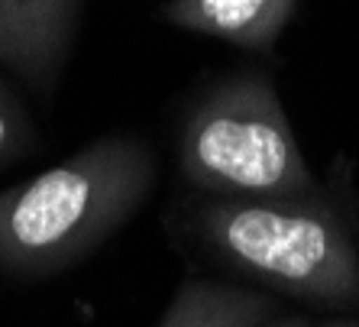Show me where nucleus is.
<instances>
[{
    "mask_svg": "<svg viewBox=\"0 0 359 327\" xmlns=\"http://www.w3.org/2000/svg\"><path fill=\"white\" fill-rule=\"evenodd\" d=\"M81 0H0V68L52 94L75 42Z\"/></svg>",
    "mask_w": 359,
    "mask_h": 327,
    "instance_id": "4",
    "label": "nucleus"
},
{
    "mask_svg": "<svg viewBox=\"0 0 359 327\" xmlns=\"http://www.w3.org/2000/svg\"><path fill=\"white\" fill-rule=\"evenodd\" d=\"M178 172L208 198L252 201L320 192L266 75L226 78L194 104L178 136Z\"/></svg>",
    "mask_w": 359,
    "mask_h": 327,
    "instance_id": "3",
    "label": "nucleus"
},
{
    "mask_svg": "<svg viewBox=\"0 0 359 327\" xmlns=\"http://www.w3.org/2000/svg\"><path fill=\"white\" fill-rule=\"evenodd\" d=\"M201 240L226 266L301 302L359 305V250L324 194L208 198L194 211Z\"/></svg>",
    "mask_w": 359,
    "mask_h": 327,
    "instance_id": "2",
    "label": "nucleus"
},
{
    "mask_svg": "<svg viewBox=\"0 0 359 327\" xmlns=\"http://www.w3.org/2000/svg\"><path fill=\"white\" fill-rule=\"evenodd\" d=\"M276 314V302L256 288L188 279L175 288L156 327H262Z\"/></svg>",
    "mask_w": 359,
    "mask_h": 327,
    "instance_id": "6",
    "label": "nucleus"
},
{
    "mask_svg": "<svg viewBox=\"0 0 359 327\" xmlns=\"http://www.w3.org/2000/svg\"><path fill=\"white\" fill-rule=\"evenodd\" d=\"M159 178L146 140L100 136L29 182L0 192V272L49 279L97 253Z\"/></svg>",
    "mask_w": 359,
    "mask_h": 327,
    "instance_id": "1",
    "label": "nucleus"
},
{
    "mask_svg": "<svg viewBox=\"0 0 359 327\" xmlns=\"http://www.w3.org/2000/svg\"><path fill=\"white\" fill-rule=\"evenodd\" d=\"M36 124L17 88L0 78V168L26 159L36 149Z\"/></svg>",
    "mask_w": 359,
    "mask_h": 327,
    "instance_id": "7",
    "label": "nucleus"
},
{
    "mask_svg": "<svg viewBox=\"0 0 359 327\" xmlns=\"http://www.w3.org/2000/svg\"><path fill=\"white\" fill-rule=\"evenodd\" d=\"M262 327H359V318H327V321H314V318H301V314H272Z\"/></svg>",
    "mask_w": 359,
    "mask_h": 327,
    "instance_id": "8",
    "label": "nucleus"
},
{
    "mask_svg": "<svg viewBox=\"0 0 359 327\" xmlns=\"http://www.w3.org/2000/svg\"><path fill=\"white\" fill-rule=\"evenodd\" d=\"M298 0H168L162 17L178 29L266 52L278 42Z\"/></svg>",
    "mask_w": 359,
    "mask_h": 327,
    "instance_id": "5",
    "label": "nucleus"
}]
</instances>
